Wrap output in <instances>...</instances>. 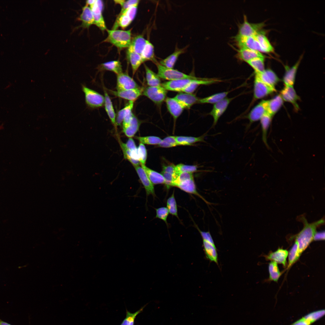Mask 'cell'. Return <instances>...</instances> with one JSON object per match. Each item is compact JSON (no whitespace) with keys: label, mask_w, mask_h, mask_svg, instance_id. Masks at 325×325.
<instances>
[{"label":"cell","mask_w":325,"mask_h":325,"mask_svg":"<svg viewBox=\"0 0 325 325\" xmlns=\"http://www.w3.org/2000/svg\"><path fill=\"white\" fill-rule=\"evenodd\" d=\"M303 56L301 55L298 61L291 67L287 65L285 66V71L283 79L284 86L294 85L297 71Z\"/></svg>","instance_id":"obj_15"},{"label":"cell","mask_w":325,"mask_h":325,"mask_svg":"<svg viewBox=\"0 0 325 325\" xmlns=\"http://www.w3.org/2000/svg\"><path fill=\"white\" fill-rule=\"evenodd\" d=\"M205 136L204 135L199 137L176 136L175 139L179 145H190L196 142H204Z\"/></svg>","instance_id":"obj_37"},{"label":"cell","mask_w":325,"mask_h":325,"mask_svg":"<svg viewBox=\"0 0 325 325\" xmlns=\"http://www.w3.org/2000/svg\"><path fill=\"white\" fill-rule=\"evenodd\" d=\"M134 167L140 180L145 188L147 196L151 194L155 196L153 184L150 180L144 170L139 165Z\"/></svg>","instance_id":"obj_18"},{"label":"cell","mask_w":325,"mask_h":325,"mask_svg":"<svg viewBox=\"0 0 325 325\" xmlns=\"http://www.w3.org/2000/svg\"><path fill=\"white\" fill-rule=\"evenodd\" d=\"M159 146L165 148H169L179 145L177 142L175 136H170L164 138L160 143L158 145Z\"/></svg>","instance_id":"obj_49"},{"label":"cell","mask_w":325,"mask_h":325,"mask_svg":"<svg viewBox=\"0 0 325 325\" xmlns=\"http://www.w3.org/2000/svg\"><path fill=\"white\" fill-rule=\"evenodd\" d=\"M243 19V22L239 26L237 36L248 37L254 36L262 30L265 25L263 22L257 23L249 22L246 15L244 16Z\"/></svg>","instance_id":"obj_5"},{"label":"cell","mask_w":325,"mask_h":325,"mask_svg":"<svg viewBox=\"0 0 325 325\" xmlns=\"http://www.w3.org/2000/svg\"><path fill=\"white\" fill-rule=\"evenodd\" d=\"M144 306L134 313H131L128 310L126 311V317L120 325H134L135 320L136 316L143 310Z\"/></svg>","instance_id":"obj_44"},{"label":"cell","mask_w":325,"mask_h":325,"mask_svg":"<svg viewBox=\"0 0 325 325\" xmlns=\"http://www.w3.org/2000/svg\"><path fill=\"white\" fill-rule=\"evenodd\" d=\"M268 100H263L259 103L251 110L246 116L249 121V124L260 119L267 112Z\"/></svg>","instance_id":"obj_11"},{"label":"cell","mask_w":325,"mask_h":325,"mask_svg":"<svg viewBox=\"0 0 325 325\" xmlns=\"http://www.w3.org/2000/svg\"><path fill=\"white\" fill-rule=\"evenodd\" d=\"M325 239V232L322 231L317 232L315 234L313 240H324Z\"/></svg>","instance_id":"obj_60"},{"label":"cell","mask_w":325,"mask_h":325,"mask_svg":"<svg viewBox=\"0 0 325 325\" xmlns=\"http://www.w3.org/2000/svg\"><path fill=\"white\" fill-rule=\"evenodd\" d=\"M197 166L195 165H189L183 164H178L175 166V170L177 175L183 172L192 173L197 170Z\"/></svg>","instance_id":"obj_47"},{"label":"cell","mask_w":325,"mask_h":325,"mask_svg":"<svg viewBox=\"0 0 325 325\" xmlns=\"http://www.w3.org/2000/svg\"><path fill=\"white\" fill-rule=\"evenodd\" d=\"M90 7L93 13L94 24L102 31L106 29V26L102 14L103 7L102 1L100 0H96L94 4Z\"/></svg>","instance_id":"obj_13"},{"label":"cell","mask_w":325,"mask_h":325,"mask_svg":"<svg viewBox=\"0 0 325 325\" xmlns=\"http://www.w3.org/2000/svg\"><path fill=\"white\" fill-rule=\"evenodd\" d=\"M155 64L157 67V75L159 77L169 81L184 79H196L199 78L185 74L173 69L166 68L158 62Z\"/></svg>","instance_id":"obj_3"},{"label":"cell","mask_w":325,"mask_h":325,"mask_svg":"<svg viewBox=\"0 0 325 325\" xmlns=\"http://www.w3.org/2000/svg\"><path fill=\"white\" fill-rule=\"evenodd\" d=\"M119 143L125 159L128 160L134 166L139 165L140 163L139 161L133 158L131 152L126 147L125 144L120 140Z\"/></svg>","instance_id":"obj_48"},{"label":"cell","mask_w":325,"mask_h":325,"mask_svg":"<svg viewBox=\"0 0 325 325\" xmlns=\"http://www.w3.org/2000/svg\"><path fill=\"white\" fill-rule=\"evenodd\" d=\"M117 91L135 89L140 87L134 79L127 73H123L117 75Z\"/></svg>","instance_id":"obj_12"},{"label":"cell","mask_w":325,"mask_h":325,"mask_svg":"<svg viewBox=\"0 0 325 325\" xmlns=\"http://www.w3.org/2000/svg\"><path fill=\"white\" fill-rule=\"evenodd\" d=\"M147 40L142 35H138L132 39L130 46L135 52L141 55Z\"/></svg>","instance_id":"obj_35"},{"label":"cell","mask_w":325,"mask_h":325,"mask_svg":"<svg viewBox=\"0 0 325 325\" xmlns=\"http://www.w3.org/2000/svg\"><path fill=\"white\" fill-rule=\"evenodd\" d=\"M197 228L203 240L209 242L212 244H215L214 240L209 231H201L197 225H195Z\"/></svg>","instance_id":"obj_55"},{"label":"cell","mask_w":325,"mask_h":325,"mask_svg":"<svg viewBox=\"0 0 325 325\" xmlns=\"http://www.w3.org/2000/svg\"><path fill=\"white\" fill-rule=\"evenodd\" d=\"M175 166L172 164L166 166H163L162 171L175 175L177 176L175 170Z\"/></svg>","instance_id":"obj_59"},{"label":"cell","mask_w":325,"mask_h":325,"mask_svg":"<svg viewBox=\"0 0 325 325\" xmlns=\"http://www.w3.org/2000/svg\"><path fill=\"white\" fill-rule=\"evenodd\" d=\"M127 53V58L131 65L133 74L134 75L144 61L141 55L135 52L130 45L128 48Z\"/></svg>","instance_id":"obj_25"},{"label":"cell","mask_w":325,"mask_h":325,"mask_svg":"<svg viewBox=\"0 0 325 325\" xmlns=\"http://www.w3.org/2000/svg\"><path fill=\"white\" fill-rule=\"evenodd\" d=\"M167 109L175 120L181 115L184 108L174 98H166L165 100Z\"/></svg>","instance_id":"obj_23"},{"label":"cell","mask_w":325,"mask_h":325,"mask_svg":"<svg viewBox=\"0 0 325 325\" xmlns=\"http://www.w3.org/2000/svg\"><path fill=\"white\" fill-rule=\"evenodd\" d=\"M147 82L149 86L150 87L156 86L161 85L160 78L157 74Z\"/></svg>","instance_id":"obj_57"},{"label":"cell","mask_w":325,"mask_h":325,"mask_svg":"<svg viewBox=\"0 0 325 325\" xmlns=\"http://www.w3.org/2000/svg\"><path fill=\"white\" fill-rule=\"evenodd\" d=\"M253 87V99L257 100L263 98L275 92V88L266 84L255 74Z\"/></svg>","instance_id":"obj_8"},{"label":"cell","mask_w":325,"mask_h":325,"mask_svg":"<svg viewBox=\"0 0 325 325\" xmlns=\"http://www.w3.org/2000/svg\"><path fill=\"white\" fill-rule=\"evenodd\" d=\"M273 117L267 112L262 116L260 120L262 130V140L264 143L268 148L269 147L267 142L268 132Z\"/></svg>","instance_id":"obj_28"},{"label":"cell","mask_w":325,"mask_h":325,"mask_svg":"<svg viewBox=\"0 0 325 325\" xmlns=\"http://www.w3.org/2000/svg\"><path fill=\"white\" fill-rule=\"evenodd\" d=\"M265 57H256L248 61L246 63L254 70L255 73H260L265 70Z\"/></svg>","instance_id":"obj_40"},{"label":"cell","mask_w":325,"mask_h":325,"mask_svg":"<svg viewBox=\"0 0 325 325\" xmlns=\"http://www.w3.org/2000/svg\"><path fill=\"white\" fill-rule=\"evenodd\" d=\"M176 187L187 193L198 196L206 203L210 204V203L206 201L197 191L193 178L181 182Z\"/></svg>","instance_id":"obj_26"},{"label":"cell","mask_w":325,"mask_h":325,"mask_svg":"<svg viewBox=\"0 0 325 325\" xmlns=\"http://www.w3.org/2000/svg\"><path fill=\"white\" fill-rule=\"evenodd\" d=\"M166 204L167 208L169 211V213L179 218L178 214L177 205L175 197L174 191L172 195L167 199Z\"/></svg>","instance_id":"obj_46"},{"label":"cell","mask_w":325,"mask_h":325,"mask_svg":"<svg viewBox=\"0 0 325 325\" xmlns=\"http://www.w3.org/2000/svg\"><path fill=\"white\" fill-rule=\"evenodd\" d=\"M268 268L269 280L277 282L281 274L277 263L275 262L271 261L269 264Z\"/></svg>","instance_id":"obj_42"},{"label":"cell","mask_w":325,"mask_h":325,"mask_svg":"<svg viewBox=\"0 0 325 325\" xmlns=\"http://www.w3.org/2000/svg\"><path fill=\"white\" fill-rule=\"evenodd\" d=\"M141 55L144 62L147 60H150L155 63L157 62L155 57L153 45L148 40H147L146 44Z\"/></svg>","instance_id":"obj_38"},{"label":"cell","mask_w":325,"mask_h":325,"mask_svg":"<svg viewBox=\"0 0 325 325\" xmlns=\"http://www.w3.org/2000/svg\"><path fill=\"white\" fill-rule=\"evenodd\" d=\"M261 80L267 85L275 88L280 79L276 73L270 69H265L260 73H255Z\"/></svg>","instance_id":"obj_20"},{"label":"cell","mask_w":325,"mask_h":325,"mask_svg":"<svg viewBox=\"0 0 325 325\" xmlns=\"http://www.w3.org/2000/svg\"><path fill=\"white\" fill-rule=\"evenodd\" d=\"M0 325H12L0 319Z\"/></svg>","instance_id":"obj_62"},{"label":"cell","mask_w":325,"mask_h":325,"mask_svg":"<svg viewBox=\"0 0 325 325\" xmlns=\"http://www.w3.org/2000/svg\"><path fill=\"white\" fill-rule=\"evenodd\" d=\"M186 49V47L181 49L176 48L172 54L160 60L159 63L166 68L173 69L179 56L185 52Z\"/></svg>","instance_id":"obj_27"},{"label":"cell","mask_w":325,"mask_h":325,"mask_svg":"<svg viewBox=\"0 0 325 325\" xmlns=\"http://www.w3.org/2000/svg\"><path fill=\"white\" fill-rule=\"evenodd\" d=\"M156 217L162 220L167 225V218L169 213L167 207H161L156 209Z\"/></svg>","instance_id":"obj_54"},{"label":"cell","mask_w":325,"mask_h":325,"mask_svg":"<svg viewBox=\"0 0 325 325\" xmlns=\"http://www.w3.org/2000/svg\"><path fill=\"white\" fill-rule=\"evenodd\" d=\"M138 5L132 6L121 11L113 27L116 29L119 27L124 29L127 27L134 19L137 13Z\"/></svg>","instance_id":"obj_7"},{"label":"cell","mask_w":325,"mask_h":325,"mask_svg":"<svg viewBox=\"0 0 325 325\" xmlns=\"http://www.w3.org/2000/svg\"><path fill=\"white\" fill-rule=\"evenodd\" d=\"M203 240V246L206 258L211 262H214L218 265V255L215 244L204 240Z\"/></svg>","instance_id":"obj_29"},{"label":"cell","mask_w":325,"mask_h":325,"mask_svg":"<svg viewBox=\"0 0 325 325\" xmlns=\"http://www.w3.org/2000/svg\"><path fill=\"white\" fill-rule=\"evenodd\" d=\"M185 108L189 109L195 104L198 103L199 99L193 94L180 92L174 97Z\"/></svg>","instance_id":"obj_21"},{"label":"cell","mask_w":325,"mask_h":325,"mask_svg":"<svg viewBox=\"0 0 325 325\" xmlns=\"http://www.w3.org/2000/svg\"><path fill=\"white\" fill-rule=\"evenodd\" d=\"M265 31L262 30L255 35L262 48V52L271 53L274 48L265 35Z\"/></svg>","instance_id":"obj_31"},{"label":"cell","mask_w":325,"mask_h":325,"mask_svg":"<svg viewBox=\"0 0 325 325\" xmlns=\"http://www.w3.org/2000/svg\"><path fill=\"white\" fill-rule=\"evenodd\" d=\"M143 90V88L139 87L122 91L110 90V91L113 95L116 97L128 100L129 101L134 102L142 94Z\"/></svg>","instance_id":"obj_16"},{"label":"cell","mask_w":325,"mask_h":325,"mask_svg":"<svg viewBox=\"0 0 325 325\" xmlns=\"http://www.w3.org/2000/svg\"><path fill=\"white\" fill-rule=\"evenodd\" d=\"M146 72V77L147 82L153 79L156 74L149 68L146 65H144Z\"/></svg>","instance_id":"obj_58"},{"label":"cell","mask_w":325,"mask_h":325,"mask_svg":"<svg viewBox=\"0 0 325 325\" xmlns=\"http://www.w3.org/2000/svg\"><path fill=\"white\" fill-rule=\"evenodd\" d=\"M234 98V97L226 98L214 104L212 110L209 113L213 119L212 127L216 125L219 118L225 111L229 104Z\"/></svg>","instance_id":"obj_9"},{"label":"cell","mask_w":325,"mask_h":325,"mask_svg":"<svg viewBox=\"0 0 325 325\" xmlns=\"http://www.w3.org/2000/svg\"><path fill=\"white\" fill-rule=\"evenodd\" d=\"M283 103V101L280 94L268 100L267 113L273 117L281 108Z\"/></svg>","instance_id":"obj_30"},{"label":"cell","mask_w":325,"mask_h":325,"mask_svg":"<svg viewBox=\"0 0 325 325\" xmlns=\"http://www.w3.org/2000/svg\"><path fill=\"white\" fill-rule=\"evenodd\" d=\"M141 165L153 184H165V179L161 174L150 169L145 165Z\"/></svg>","instance_id":"obj_33"},{"label":"cell","mask_w":325,"mask_h":325,"mask_svg":"<svg viewBox=\"0 0 325 325\" xmlns=\"http://www.w3.org/2000/svg\"><path fill=\"white\" fill-rule=\"evenodd\" d=\"M126 110L125 107L119 110L116 117V125H120L122 122Z\"/></svg>","instance_id":"obj_56"},{"label":"cell","mask_w":325,"mask_h":325,"mask_svg":"<svg viewBox=\"0 0 325 325\" xmlns=\"http://www.w3.org/2000/svg\"><path fill=\"white\" fill-rule=\"evenodd\" d=\"M105 109L109 119L113 125L116 127V115L110 98L107 91L104 89Z\"/></svg>","instance_id":"obj_32"},{"label":"cell","mask_w":325,"mask_h":325,"mask_svg":"<svg viewBox=\"0 0 325 325\" xmlns=\"http://www.w3.org/2000/svg\"><path fill=\"white\" fill-rule=\"evenodd\" d=\"M193 178L192 173L189 172L181 173L177 175L174 181L172 186L176 187L177 185L186 180Z\"/></svg>","instance_id":"obj_52"},{"label":"cell","mask_w":325,"mask_h":325,"mask_svg":"<svg viewBox=\"0 0 325 325\" xmlns=\"http://www.w3.org/2000/svg\"><path fill=\"white\" fill-rule=\"evenodd\" d=\"M125 144L127 148L131 152L132 157L135 160H138V148L133 139L129 138Z\"/></svg>","instance_id":"obj_51"},{"label":"cell","mask_w":325,"mask_h":325,"mask_svg":"<svg viewBox=\"0 0 325 325\" xmlns=\"http://www.w3.org/2000/svg\"><path fill=\"white\" fill-rule=\"evenodd\" d=\"M138 0H115V3L120 5L122 7L121 11H124L129 7L136 5H138L139 2Z\"/></svg>","instance_id":"obj_53"},{"label":"cell","mask_w":325,"mask_h":325,"mask_svg":"<svg viewBox=\"0 0 325 325\" xmlns=\"http://www.w3.org/2000/svg\"><path fill=\"white\" fill-rule=\"evenodd\" d=\"M288 252L287 250L279 248L276 251L269 253L265 256L268 260H271L277 264H282L284 267L287 265L286 259L288 256Z\"/></svg>","instance_id":"obj_24"},{"label":"cell","mask_w":325,"mask_h":325,"mask_svg":"<svg viewBox=\"0 0 325 325\" xmlns=\"http://www.w3.org/2000/svg\"><path fill=\"white\" fill-rule=\"evenodd\" d=\"M167 90L161 85L148 86L144 89L142 94L157 105H160L166 98Z\"/></svg>","instance_id":"obj_6"},{"label":"cell","mask_w":325,"mask_h":325,"mask_svg":"<svg viewBox=\"0 0 325 325\" xmlns=\"http://www.w3.org/2000/svg\"><path fill=\"white\" fill-rule=\"evenodd\" d=\"M77 20L82 22L81 24L74 28V30L79 28H88L92 24H94V20L91 8L88 5H86L82 7V11Z\"/></svg>","instance_id":"obj_14"},{"label":"cell","mask_w":325,"mask_h":325,"mask_svg":"<svg viewBox=\"0 0 325 325\" xmlns=\"http://www.w3.org/2000/svg\"><path fill=\"white\" fill-rule=\"evenodd\" d=\"M324 314V309L314 311L305 316L290 325H311Z\"/></svg>","instance_id":"obj_22"},{"label":"cell","mask_w":325,"mask_h":325,"mask_svg":"<svg viewBox=\"0 0 325 325\" xmlns=\"http://www.w3.org/2000/svg\"><path fill=\"white\" fill-rule=\"evenodd\" d=\"M288 255V264L287 269L289 268L299 259L301 255L299 252L298 244L295 243L289 250Z\"/></svg>","instance_id":"obj_41"},{"label":"cell","mask_w":325,"mask_h":325,"mask_svg":"<svg viewBox=\"0 0 325 325\" xmlns=\"http://www.w3.org/2000/svg\"><path fill=\"white\" fill-rule=\"evenodd\" d=\"M194 79H184L170 81L162 83L161 85L166 90L182 92Z\"/></svg>","instance_id":"obj_17"},{"label":"cell","mask_w":325,"mask_h":325,"mask_svg":"<svg viewBox=\"0 0 325 325\" xmlns=\"http://www.w3.org/2000/svg\"><path fill=\"white\" fill-rule=\"evenodd\" d=\"M283 101L288 102L293 105L296 111H298L299 106L297 102L300 99L293 86H284L280 94Z\"/></svg>","instance_id":"obj_10"},{"label":"cell","mask_w":325,"mask_h":325,"mask_svg":"<svg viewBox=\"0 0 325 325\" xmlns=\"http://www.w3.org/2000/svg\"><path fill=\"white\" fill-rule=\"evenodd\" d=\"M230 91H226L217 93L208 97L199 99L198 103L201 104H215L225 98Z\"/></svg>","instance_id":"obj_36"},{"label":"cell","mask_w":325,"mask_h":325,"mask_svg":"<svg viewBox=\"0 0 325 325\" xmlns=\"http://www.w3.org/2000/svg\"><path fill=\"white\" fill-rule=\"evenodd\" d=\"M131 30L107 29L108 36L104 42L110 43L120 49L128 48L132 39Z\"/></svg>","instance_id":"obj_2"},{"label":"cell","mask_w":325,"mask_h":325,"mask_svg":"<svg viewBox=\"0 0 325 325\" xmlns=\"http://www.w3.org/2000/svg\"><path fill=\"white\" fill-rule=\"evenodd\" d=\"M96 0H88L86 1V4L89 5L90 7L92 6L95 3Z\"/></svg>","instance_id":"obj_61"},{"label":"cell","mask_w":325,"mask_h":325,"mask_svg":"<svg viewBox=\"0 0 325 325\" xmlns=\"http://www.w3.org/2000/svg\"><path fill=\"white\" fill-rule=\"evenodd\" d=\"M135 138L141 143L143 144L150 145H159L162 140L159 137L153 136L144 137L135 136Z\"/></svg>","instance_id":"obj_45"},{"label":"cell","mask_w":325,"mask_h":325,"mask_svg":"<svg viewBox=\"0 0 325 325\" xmlns=\"http://www.w3.org/2000/svg\"><path fill=\"white\" fill-rule=\"evenodd\" d=\"M138 160L142 165H145L147 158V151L144 144L140 143L138 148Z\"/></svg>","instance_id":"obj_50"},{"label":"cell","mask_w":325,"mask_h":325,"mask_svg":"<svg viewBox=\"0 0 325 325\" xmlns=\"http://www.w3.org/2000/svg\"><path fill=\"white\" fill-rule=\"evenodd\" d=\"M300 219L304 224L303 229L295 236V240L298 244L300 253H302L306 249L313 240L314 236L316 233L317 227L323 224L324 220L321 219L312 223H308L303 216Z\"/></svg>","instance_id":"obj_1"},{"label":"cell","mask_w":325,"mask_h":325,"mask_svg":"<svg viewBox=\"0 0 325 325\" xmlns=\"http://www.w3.org/2000/svg\"><path fill=\"white\" fill-rule=\"evenodd\" d=\"M82 90L84 94L86 104L88 107L96 108L104 105V97L103 95L84 85H82Z\"/></svg>","instance_id":"obj_4"},{"label":"cell","mask_w":325,"mask_h":325,"mask_svg":"<svg viewBox=\"0 0 325 325\" xmlns=\"http://www.w3.org/2000/svg\"><path fill=\"white\" fill-rule=\"evenodd\" d=\"M237 57L240 60L246 62L256 57H265L261 52L245 47L239 48L237 50Z\"/></svg>","instance_id":"obj_19"},{"label":"cell","mask_w":325,"mask_h":325,"mask_svg":"<svg viewBox=\"0 0 325 325\" xmlns=\"http://www.w3.org/2000/svg\"><path fill=\"white\" fill-rule=\"evenodd\" d=\"M102 70L114 72L117 75L122 73V66L119 60H113L103 63L101 65Z\"/></svg>","instance_id":"obj_39"},{"label":"cell","mask_w":325,"mask_h":325,"mask_svg":"<svg viewBox=\"0 0 325 325\" xmlns=\"http://www.w3.org/2000/svg\"><path fill=\"white\" fill-rule=\"evenodd\" d=\"M134 101H129L125 106L126 110L122 122L123 130L126 128L129 125L134 115L132 110L134 106Z\"/></svg>","instance_id":"obj_43"},{"label":"cell","mask_w":325,"mask_h":325,"mask_svg":"<svg viewBox=\"0 0 325 325\" xmlns=\"http://www.w3.org/2000/svg\"><path fill=\"white\" fill-rule=\"evenodd\" d=\"M141 122L134 115L129 125L123 132L127 137L130 138L133 137L138 130Z\"/></svg>","instance_id":"obj_34"}]
</instances>
